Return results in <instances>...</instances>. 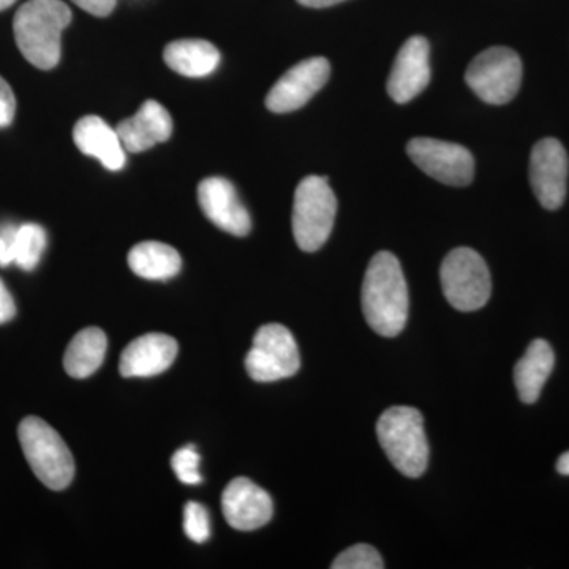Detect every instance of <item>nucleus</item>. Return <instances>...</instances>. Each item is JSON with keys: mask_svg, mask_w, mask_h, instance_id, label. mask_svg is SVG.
<instances>
[{"mask_svg": "<svg viewBox=\"0 0 569 569\" xmlns=\"http://www.w3.org/2000/svg\"><path fill=\"white\" fill-rule=\"evenodd\" d=\"M70 22L71 11L62 0H28L13 20L21 54L37 69H54L61 61L62 32Z\"/></svg>", "mask_w": 569, "mask_h": 569, "instance_id": "obj_2", "label": "nucleus"}, {"mask_svg": "<svg viewBox=\"0 0 569 569\" xmlns=\"http://www.w3.org/2000/svg\"><path fill=\"white\" fill-rule=\"evenodd\" d=\"M183 531L193 542L208 541L211 537V519L208 509L197 501H189L183 508Z\"/></svg>", "mask_w": 569, "mask_h": 569, "instance_id": "obj_24", "label": "nucleus"}, {"mask_svg": "<svg viewBox=\"0 0 569 569\" xmlns=\"http://www.w3.org/2000/svg\"><path fill=\"white\" fill-rule=\"evenodd\" d=\"M337 213V198L328 179L307 176L295 193L293 234L305 252H317L331 236Z\"/></svg>", "mask_w": 569, "mask_h": 569, "instance_id": "obj_5", "label": "nucleus"}, {"mask_svg": "<svg viewBox=\"0 0 569 569\" xmlns=\"http://www.w3.org/2000/svg\"><path fill=\"white\" fill-rule=\"evenodd\" d=\"M178 356V342L168 335H144L122 351L119 370L123 377H153L163 373Z\"/></svg>", "mask_w": 569, "mask_h": 569, "instance_id": "obj_15", "label": "nucleus"}, {"mask_svg": "<svg viewBox=\"0 0 569 569\" xmlns=\"http://www.w3.org/2000/svg\"><path fill=\"white\" fill-rule=\"evenodd\" d=\"M224 519L236 530L252 531L266 526L274 515L271 497L247 478H236L223 490Z\"/></svg>", "mask_w": 569, "mask_h": 569, "instance_id": "obj_14", "label": "nucleus"}, {"mask_svg": "<svg viewBox=\"0 0 569 569\" xmlns=\"http://www.w3.org/2000/svg\"><path fill=\"white\" fill-rule=\"evenodd\" d=\"M201 211L216 227L233 236H247L252 230V219L239 200L233 183L223 178H208L198 186Z\"/></svg>", "mask_w": 569, "mask_h": 569, "instance_id": "obj_13", "label": "nucleus"}, {"mask_svg": "<svg viewBox=\"0 0 569 569\" xmlns=\"http://www.w3.org/2000/svg\"><path fill=\"white\" fill-rule=\"evenodd\" d=\"M568 173V152L559 140L545 138L535 144L530 156V183L542 208L556 211L563 206Z\"/></svg>", "mask_w": 569, "mask_h": 569, "instance_id": "obj_10", "label": "nucleus"}, {"mask_svg": "<svg viewBox=\"0 0 569 569\" xmlns=\"http://www.w3.org/2000/svg\"><path fill=\"white\" fill-rule=\"evenodd\" d=\"M332 569H383V560L376 548L369 545L351 546L343 550L331 565Z\"/></svg>", "mask_w": 569, "mask_h": 569, "instance_id": "obj_23", "label": "nucleus"}, {"mask_svg": "<svg viewBox=\"0 0 569 569\" xmlns=\"http://www.w3.org/2000/svg\"><path fill=\"white\" fill-rule=\"evenodd\" d=\"M73 140L82 153L99 160L107 170H122L127 162V151L118 130L108 126L99 116L81 118L74 126Z\"/></svg>", "mask_w": 569, "mask_h": 569, "instance_id": "obj_17", "label": "nucleus"}, {"mask_svg": "<svg viewBox=\"0 0 569 569\" xmlns=\"http://www.w3.org/2000/svg\"><path fill=\"white\" fill-rule=\"evenodd\" d=\"M130 269L146 280H170L182 268L181 254L163 242L148 241L137 244L129 253Z\"/></svg>", "mask_w": 569, "mask_h": 569, "instance_id": "obj_20", "label": "nucleus"}, {"mask_svg": "<svg viewBox=\"0 0 569 569\" xmlns=\"http://www.w3.org/2000/svg\"><path fill=\"white\" fill-rule=\"evenodd\" d=\"M377 436L392 466L408 478H419L429 463L425 419L417 408H388L377 422Z\"/></svg>", "mask_w": 569, "mask_h": 569, "instance_id": "obj_3", "label": "nucleus"}, {"mask_svg": "<svg viewBox=\"0 0 569 569\" xmlns=\"http://www.w3.org/2000/svg\"><path fill=\"white\" fill-rule=\"evenodd\" d=\"M116 130L127 152H144L159 142L170 140L173 119L163 104L148 100L137 114L119 123Z\"/></svg>", "mask_w": 569, "mask_h": 569, "instance_id": "obj_16", "label": "nucleus"}, {"mask_svg": "<svg viewBox=\"0 0 569 569\" xmlns=\"http://www.w3.org/2000/svg\"><path fill=\"white\" fill-rule=\"evenodd\" d=\"M440 280L445 298L460 312L482 309L492 293L485 258L468 247H459L447 254L441 263Z\"/></svg>", "mask_w": 569, "mask_h": 569, "instance_id": "obj_6", "label": "nucleus"}, {"mask_svg": "<svg viewBox=\"0 0 569 569\" xmlns=\"http://www.w3.org/2000/svg\"><path fill=\"white\" fill-rule=\"evenodd\" d=\"M556 366V355L548 340L537 339L515 367V383L523 403H535Z\"/></svg>", "mask_w": 569, "mask_h": 569, "instance_id": "obj_18", "label": "nucleus"}, {"mask_svg": "<svg viewBox=\"0 0 569 569\" xmlns=\"http://www.w3.org/2000/svg\"><path fill=\"white\" fill-rule=\"evenodd\" d=\"M80 9L88 11L93 17H108L114 10L118 0H71Z\"/></svg>", "mask_w": 569, "mask_h": 569, "instance_id": "obj_28", "label": "nucleus"}, {"mask_svg": "<svg viewBox=\"0 0 569 569\" xmlns=\"http://www.w3.org/2000/svg\"><path fill=\"white\" fill-rule=\"evenodd\" d=\"M522 73L518 52L507 47H493L479 52L470 62L466 82L482 102L507 104L518 96Z\"/></svg>", "mask_w": 569, "mask_h": 569, "instance_id": "obj_7", "label": "nucleus"}, {"mask_svg": "<svg viewBox=\"0 0 569 569\" xmlns=\"http://www.w3.org/2000/svg\"><path fill=\"white\" fill-rule=\"evenodd\" d=\"M329 74L331 66L328 59L310 58L296 63L269 91L266 107L277 114L299 110L323 88Z\"/></svg>", "mask_w": 569, "mask_h": 569, "instance_id": "obj_11", "label": "nucleus"}, {"mask_svg": "<svg viewBox=\"0 0 569 569\" xmlns=\"http://www.w3.org/2000/svg\"><path fill=\"white\" fill-rule=\"evenodd\" d=\"M557 471L563 477H569V451L561 455L559 460H557Z\"/></svg>", "mask_w": 569, "mask_h": 569, "instance_id": "obj_31", "label": "nucleus"}, {"mask_svg": "<svg viewBox=\"0 0 569 569\" xmlns=\"http://www.w3.org/2000/svg\"><path fill=\"white\" fill-rule=\"evenodd\" d=\"M301 367L298 343L284 326H261L246 358L249 377L258 383H272L293 377Z\"/></svg>", "mask_w": 569, "mask_h": 569, "instance_id": "obj_8", "label": "nucleus"}, {"mask_svg": "<svg viewBox=\"0 0 569 569\" xmlns=\"http://www.w3.org/2000/svg\"><path fill=\"white\" fill-rule=\"evenodd\" d=\"M108 340L102 329H82L71 339L63 356V367L73 378H88L103 365Z\"/></svg>", "mask_w": 569, "mask_h": 569, "instance_id": "obj_21", "label": "nucleus"}, {"mask_svg": "<svg viewBox=\"0 0 569 569\" xmlns=\"http://www.w3.org/2000/svg\"><path fill=\"white\" fill-rule=\"evenodd\" d=\"M47 242V231L40 224L24 223L18 227L14 239V264L22 271H33L43 257Z\"/></svg>", "mask_w": 569, "mask_h": 569, "instance_id": "obj_22", "label": "nucleus"}, {"mask_svg": "<svg viewBox=\"0 0 569 569\" xmlns=\"http://www.w3.org/2000/svg\"><path fill=\"white\" fill-rule=\"evenodd\" d=\"M200 462L201 458L197 448L186 447L174 452L171 467H173L176 477L182 485L198 486L203 482V477L200 473Z\"/></svg>", "mask_w": 569, "mask_h": 569, "instance_id": "obj_25", "label": "nucleus"}, {"mask_svg": "<svg viewBox=\"0 0 569 569\" xmlns=\"http://www.w3.org/2000/svg\"><path fill=\"white\" fill-rule=\"evenodd\" d=\"M18 438L33 475L47 488H69L74 477L73 456L62 437L48 422L37 417L22 419Z\"/></svg>", "mask_w": 569, "mask_h": 569, "instance_id": "obj_4", "label": "nucleus"}, {"mask_svg": "<svg viewBox=\"0 0 569 569\" xmlns=\"http://www.w3.org/2000/svg\"><path fill=\"white\" fill-rule=\"evenodd\" d=\"M301 6L309 9H326V7L337 6V3L346 2V0H298Z\"/></svg>", "mask_w": 569, "mask_h": 569, "instance_id": "obj_30", "label": "nucleus"}, {"mask_svg": "<svg viewBox=\"0 0 569 569\" xmlns=\"http://www.w3.org/2000/svg\"><path fill=\"white\" fill-rule=\"evenodd\" d=\"M17 224H0V268L14 263V239H17Z\"/></svg>", "mask_w": 569, "mask_h": 569, "instance_id": "obj_26", "label": "nucleus"}, {"mask_svg": "<svg viewBox=\"0 0 569 569\" xmlns=\"http://www.w3.org/2000/svg\"><path fill=\"white\" fill-rule=\"evenodd\" d=\"M430 82V47L421 36L410 37L397 52L388 80V93L396 103H408Z\"/></svg>", "mask_w": 569, "mask_h": 569, "instance_id": "obj_12", "label": "nucleus"}, {"mask_svg": "<svg viewBox=\"0 0 569 569\" xmlns=\"http://www.w3.org/2000/svg\"><path fill=\"white\" fill-rule=\"evenodd\" d=\"M14 111H17V100L9 82L0 77V129H6L13 122Z\"/></svg>", "mask_w": 569, "mask_h": 569, "instance_id": "obj_27", "label": "nucleus"}, {"mask_svg": "<svg viewBox=\"0 0 569 569\" xmlns=\"http://www.w3.org/2000/svg\"><path fill=\"white\" fill-rule=\"evenodd\" d=\"M407 153L419 170L438 182L452 187H466L473 182V156L458 142L413 138L408 141Z\"/></svg>", "mask_w": 569, "mask_h": 569, "instance_id": "obj_9", "label": "nucleus"}, {"mask_svg": "<svg viewBox=\"0 0 569 569\" xmlns=\"http://www.w3.org/2000/svg\"><path fill=\"white\" fill-rule=\"evenodd\" d=\"M14 316H17V305H14L13 296L0 279V325L9 323Z\"/></svg>", "mask_w": 569, "mask_h": 569, "instance_id": "obj_29", "label": "nucleus"}, {"mask_svg": "<svg viewBox=\"0 0 569 569\" xmlns=\"http://www.w3.org/2000/svg\"><path fill=\"white\" fill-rule=\"evenodd\" d=\"M17 0H0V11L9 9Z\"/></svg>", "mask_w": 569, "mask_h": 569, "instance_id": "obj_32", "label": "nucleus"}, {"mask_svg": "<svg viewBox=\"0 0 569 569\" xmlns=\"http://www.w3.org/2000/svg\"><path fill=\"white\" fill-rule=\"evenodd\" d=\"M163 59L171 70L182 77L203 78L219 67L220 52L208 40H176L164 48Z\"/></svg>", "mask_w": 569, "mask_h": 569, "instance_id": "obj_19", "label": "nucleus"}, {"mask_svg": "<svg viewBox=\"0 0 569 569\" xmlns=\"http://www.w3.org/2000/svg\"><path fill=\"white\" fill-rule=\"evenodd\" d=\"M362 312L377 335L396 337L408 318V288L402 266L391 252H378L370 260L362 283Z\"/></svg>", "mask_w": 569, "mask_h": 569, "instance_id": "obj_1", "label": "nucleus"}]
</instances>
